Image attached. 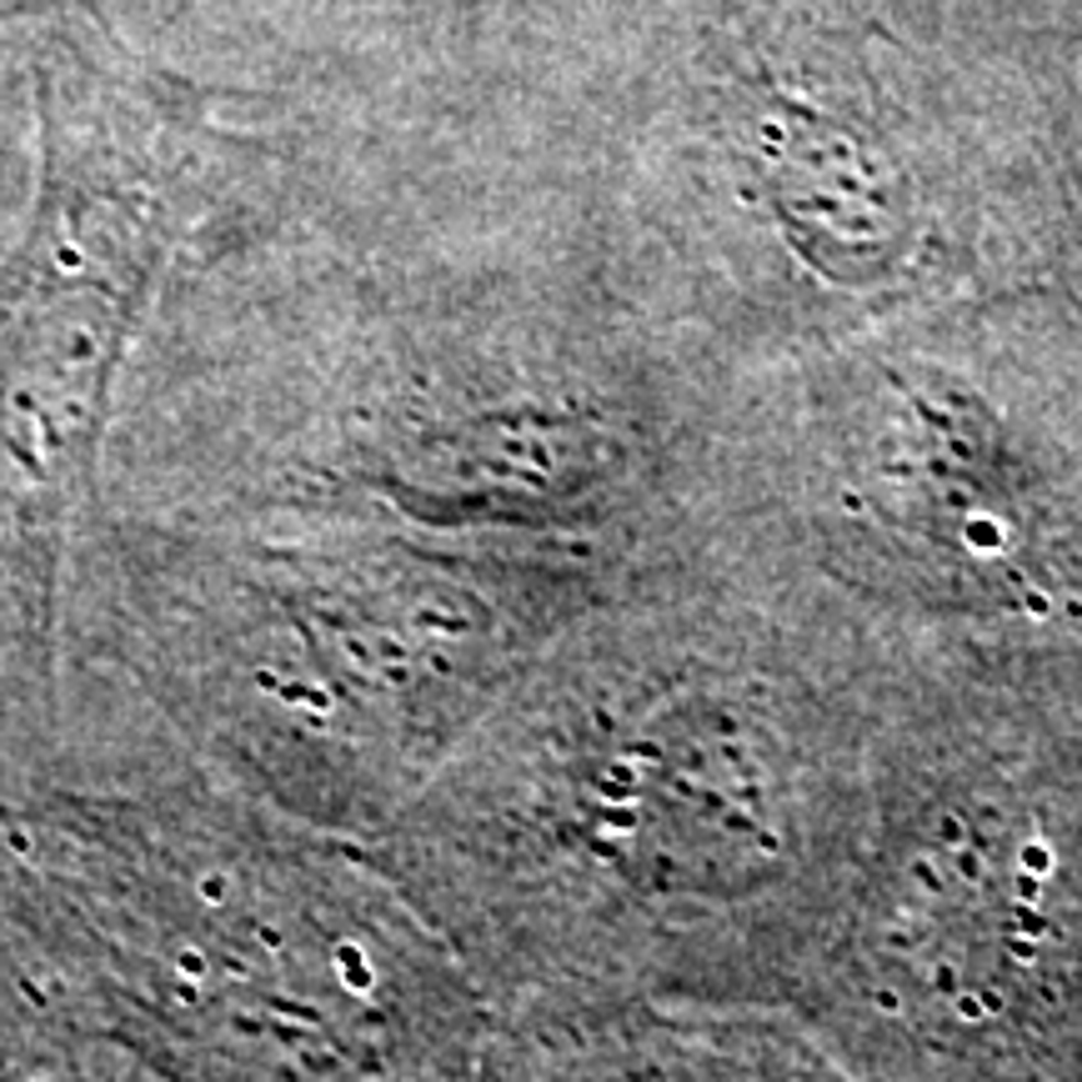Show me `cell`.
Segmentation results:
<instances>
[{
    "label": "cell",
    "instance_id": "6da1fadb",
    "mask_svg": "<svg viewBox=\"0 0 1082 1082\" xmlns=\"http://www.w3.org/2000/svg\"><path fill=\"white\" fill-rule=\"evenodd\" d=\"M36 136L31 226L0 261V522L50 571L155 281L241 141L201 85L71 36L40 50Z\"/></svg>",
    "mask_w": 1082,
    "mask_h": 1082
},
{
    "label": "cell",
    "instance_id": "7a4b0ae2",
    "mask_svg": "<svg viewBox=\"0 0 1082 1082\" xmlns=\"http://www.w3.org/2000/svg\"><path fill=\"white\" fill-rule=\"evenodd\" d=\"M95 11V0H0V25L11 21H31V15H50V11Z\"/></svg>",
    "mask_w": 1082,
    "mask_h": 1082
}]
</instances>
